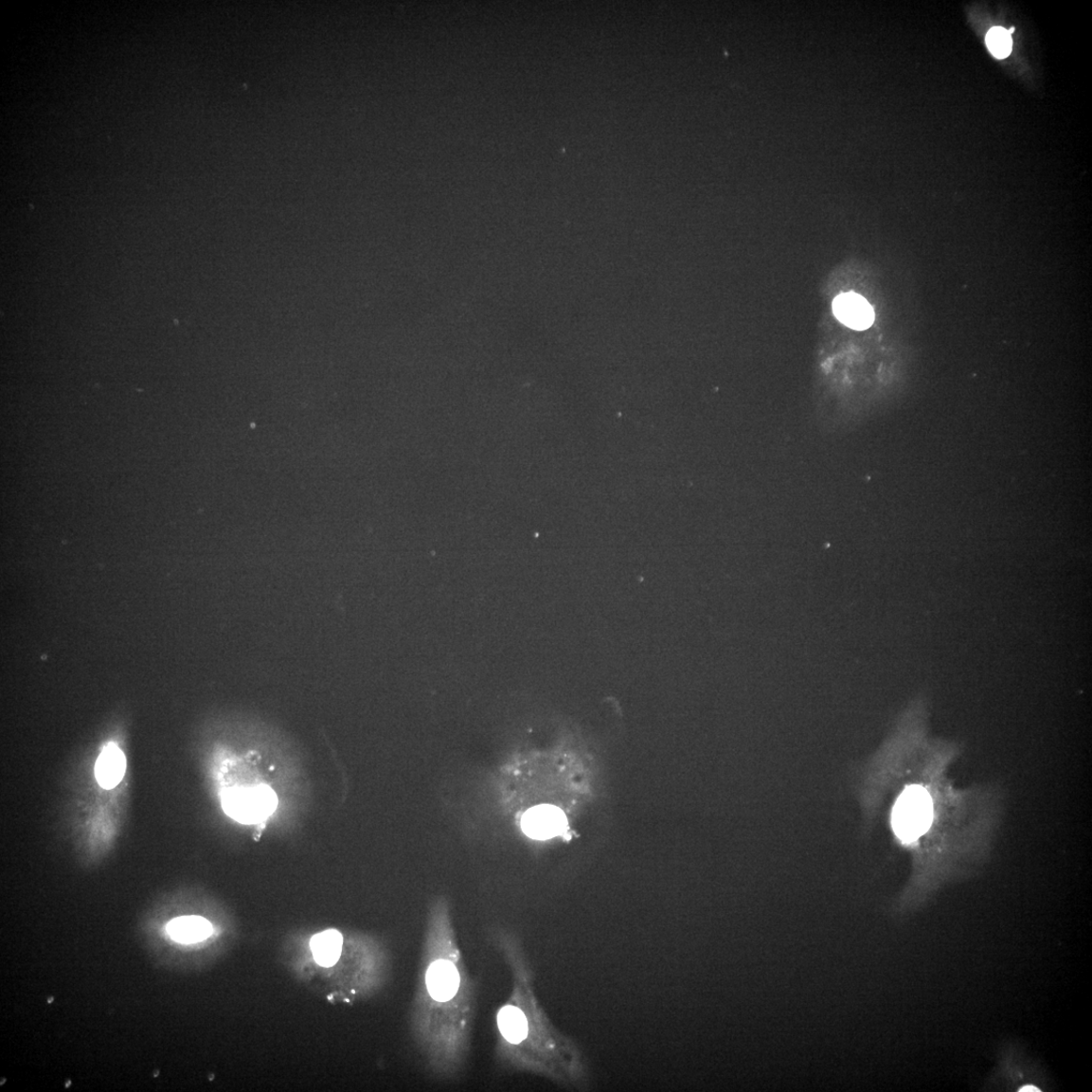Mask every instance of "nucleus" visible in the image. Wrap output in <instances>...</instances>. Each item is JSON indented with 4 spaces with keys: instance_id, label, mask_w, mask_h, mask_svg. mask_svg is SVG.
I'll list each match as a JSON object with an SVG mask.
<instances>
[{
    "instance_id": "obj_1",
    "label": "nucleus",
    "mask_w": 1092,
    "mask_h": 1092,
    "mask_svg": "<svg viewBox=\"0 0 1092 1092\" xmlns=\"http://www.w3.org/2000/svg\"><path fill=\"white\" fill-rule=\"evenodd\" d=\"M934 803L930 793L924 788H906L894 806L892 825L895 833L906 843L919 840L934 824Z\"/></svg>"
},
{
    "instance_id": "obj_2",
    "label": "nucleus",
    "mask_w": 1092,
    "mask_h": 1092,
    "mask_svg": "<svg viewBox=\"0 0 1092 1092\" xmlns=\"http://www.w3.org/2000/svg\"><path fill=\"white\" fill-rule=\"evenodd\" d=\"M278 804L276 792L266 785L234 787L224 791V812L243 825H257L275 814Z\"/></svg>"
},
{
    "instance_id": "obj_8",
    "label": "nucleus",
    "mask_w": 1092,
    "mask_h": 1092,
    "mask_svg": "<svg viewBox=\"0 0 1092 1092\" xmlns=\"http://www.w3.org/2000/svg\"><path fill=\"white\" fill-rule=\"evenodd\" d=\"M342 946V935L336 930L322 932L311 940L313 959L323 967H332L338 962Z\"/></svg>"
},
{
    "instance_id": "obj_10",
    "label": "nucleus",
    "mask_w": 1092,
    "mask_h": 1092,
    "mask_svg": "<svg viewBox=\"0 0 1092 1092\" xmlns=\"http://www.w3.org/2000/svg\"><path fill=\"white\" fill-rule=\"evenodd\" d=\"M987 47L999 59L1008 57L1011 51L1012 42L1011 34L1002 27H994L986 36Z\"/></svg>"
},
{
    "instance_id": "obj_7",
    "label": "nucleus",
    "mask_w": 1092,
    "mask_h": 1092,
    "mask_svg": "<svg viewBox=\"0 0 1092 1092\" xmlns=\"http://www.w3.org/2000/svg\"><path fill=\"white\" fill-rule=\"evenodd\" d=\"M170 936L184 944L202 941L213 933V926L201 917H182L172 920L168 924Z\"/></svg>"
},
{
    "instance_id": "obj_6",
    "label": "nucleus",
    "mask_w": 1092,
    "mask_h": 1092,
    "mask_svg": "<svg viewBox=\"0 0 1092 1092\" xmlns=\"http://www.w3.org/2000/svg\"><path fill=\"white\" fill-rule=\"evenodd\" d=\"M127 761L119 747L110 743L103 747L96 762V777L103 789H113L122 782L126 774Z\"/></svg>"
},
{
    "instance_id": "obj_5",
    "label": "nucleus",
    "mask_w": 1092,
    "mask_h": 1092,
    "mask_svg": "<svg viewBox=\"0 0 1092 1092\" xmlns=\"http://www.w3.org/2000/svg\"><path fill=\"white\" fill-rule=\"evenodd\" d=\"M426 984L428 993L434 1000L439 1002L451 1000L459 989L458 970L451 961L433 962L427 971Z\"/></svg>"
},
{
    "instance_id": "obj_9",
    "label": "nucleus",
    "mask_w": 1092,
    "mask_h": 1092,
    "mask_svg": "<svg viewBox=\"0 0 1092 1092\" xmlns=\"http://www.w3.org/2000/svg\"><path fill=\"white\" fill-rule=\"evenodd\" d=\"M498 1026L502 1036L512 1044H518L528 1036L527 1016L516 1007L507 1006L500 1011Z\"/></svg>"
},
{
    "instance_id": "obj_4",
    "label": "nucleus",
    "mask_w": 1092,
    "mask_h": 1092,
    "mask_svg": "<svg viewBox=\"0 0 1092 1092\" xmlns=\"http://www.w3.org/2000/svg\"><path fill=\"white\" fill-rule=\"evenodd\" d=\"M832 308L835 317L855 331H865L874 322L873 308L858 294L847 293L836 296Z\"/></svg>"
},
{
    "instance_id": "obj_3",
    "label": "nucleus",
    "mask_w": 1092,
    "mask_h": 1092,
    "mask_svg": "<svg viewBox=\"0 0 1092 1092\" xmlns=\"http://www.w3.org/2000/svg\"><path fill=\"white\" fill-rule=\"evenodd\" d=\"M521 826L532 839L548 840L564 832L566 818L558 807L540 805L523 815Z\"/></svg>"
}]
</instances>
